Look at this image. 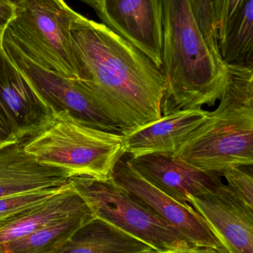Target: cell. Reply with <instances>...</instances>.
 <instances>
[{
    "instance_id": "ac0fdd59",
    "label": "cell",
    "mask_w": 253,
    "mask_h": 253,
    "mask_svg": "<svg viewBox=\"0 0 253 253\" xmlns=\"http://www.w3.org/2000/svg\"><path fill=\"white\" fill-rule=\"evenodd\" d=\"M94 217L90 212L55 221L23 237L0 244V253H51Z\"/></svg>"
},
{
    "instance_id": "5bb4252c",
    "label": "cell",
    "mask_w": 253,
    "mask_h": 253,
    "mask_svg": "<svg viewBox=\"0 0 253 253\" xmlns=\"http://www.w3.org/2000/svg\"><path fill=\"white\" fill-rule=\"evenodd\" d=\"M69 182L62 169L42 165L24 148V141L0 147V198L25 192L59 188Z\"/></svg>"
},
{
    "instance_id": "2e32d148",
    "label": "cell",
    "mask_w": 253,
    "mask_h": 253,
    "mask_svg": "<svg viewBox=\"0 0 253 253\" xmlns=\"http://www.w3.org/2000/svg\"><path fill=\"white\" fill-rule=\"evenodd\" d=\"M154 251L138 238L94 217L51 253H144Z\"/></svg>"
},
{
    "instance_id": "7c38bea8",
    "label": "cell",
    "mask_w": 253,
    "mask_h": 253,
    "mask_svg": "<svg viewBox=\"0 0 253 253\" xmlns=\"http://www.w3.org/2000/svg\"><path fill=\"white\" fill-rule=\"evenodd\" d=\"M135 170L156 188L183 205L190 196L213 190L221 176L217 172L201 170L169 153H153L129 158Z\"/></svg>"
},
{
    "instance_id": "277c9868",
    "label": "cell",
    "mask_w": 253,
    "mask_h": 253,
    "mask_svg": "<svg viewBox=\"0 0 253 253\" xmlns=\"http://www.w3.org/2000/svg\"><path fill=\"white\" fill-rule=\"evenodd\" d=\"M24 148L42 165L71 177L108 178L124 155V135L86 126L67 111L52 114Z\"/></svg>"
},
{
    "instance_id": "9c48e42d",
    "label": "cell",
    "mask_w": 253,
    "mask_h": 253,
    "mask_svg": "<svg viewBox=\"0 0 253 253\" xmlns=\"http://www.w3.org/2000/svg\"><path fill=\"white\" fill-rule=\"evenodd\" d=\"M111 178L134 199L157 214L192 245L218 249V243L203 218L189 205L169 197L143 178L129 158L117 162Z\"/></svg>"
},
{
    "instance_id": "ffe728a7",
    "label": "cell",
    "mask_w": 253,
    "mask_h": 253,
    "mask_svg": "<svg viewBox=\"0 0 253 253\" xmlns=\"http://www.w3.org/2000/svg\"><path fill=\"white\" fill-rule=\"evenodd\" d=\"M244 167H233L218 172L227 181L229 188L248 207L253 209V178Z\"/></svg>"
},
{
    "instance_id": "603a6c76",
    "label": "cell",
    "mask_w": 253,
    "mask_h": 253,
    "mask_svg": "<svg viewBox=\"0 0 253 253\" xmlns=\"http://www.w3.org/2000/svg\"><path fill=\"white\" fill-rule=\"evenodd\" d=\"M16 4L10 0H0V46L9 23L15 14Z\"/></svg>"
},
{
    "instance_id": "5b68a950",
    "label": "cell",
    "mask_w": 253,
    "mask_h": 253,
    "mask_svg": "<svg viewBox=\"0 0 253 253\" xmlns=\"http://www.w3.org/2000/svg\"><path fill=\"white\" fill-rule=\"evenodd\" d=\"M75 13L64 0H23L16 4L7 31L36 63L66 78L78 80L71 40Z\"/></svg>"
},
{
    "instance_id": "4fadbf2b",
    "label": "cell",
    "mask_w": 253,
    "mask_h": 253,
    "mask_svg": "<svg viewBox=\"0 0 253 253\" xmlns=\"http://www.w3.org/2000/svg\"><path fill=\"white\" fill-rule=\"evenodd\" d=\"M202 108L183 110L149 123L124 135L126 154L138 158L153 153L172 154L207 118Z\"/></svg>"
},
{
    "instance_id": "8fae6325",
    "label": "cell",
    "mask_w": 253,
    "mask_h": 253,
    "mask_svg": "<svg viewBox=\"0 0 253 253\" xmlns=\"http://www.w3.org/2000/svg\"><path fill=\"white\" fill-rule=\"evenodd\" d=\"M0 114L19 141L34 135L53 114L4 53L1 45Z\"/></svg>"
},
{
    "instance_id": "3957f363",
    "label": "cell",
    "mask_w": 253,
    "mask_h": 253,
    "mask_svg": "<svg viewBox=\"0 0 253 253\" xmlns=\"http://www.w3.org/2000/svg\"><path fill=\"white\" fill-rule=\"evenodd\" d=\"M227 67L216 109L172 154L204 172L253 165V68Z\"/></svg>"
},
{
    "instance_id": "8992f818",
    "label": "cell",
    "mask_w": 253,
    "mask_h": 253,
    "mask_svg": "<svg viewBox=\"0 0 253 253\" xmlns=\"http://www.w3.org/2000/svg\"><path fill=\"white\" fill-rule=\"evenodd\" d=\"M69 182L94 216L138 238L154 251L165 252L192 245L157 214L136 202L111 177H71Z\"/></svg>"
},
{
    "instance_id": "4316f807",
    "label": "cell",
    "mask_w": 253,
    "mask_h": 253,
    "mask_svg": "<svg viewBox=\"0 0 253 253\" xmlns=\"http://www.w3.org/2000/svg\"><path fill=\"white\" fill-rule=\"evenodd\" d=\"M158 253V252H157V251H150V252H147V253Z\"/></svg>"
},
{
    "instance_id": "52a82bcc",
    "label": "cell",
    "mask_w": 253,
    "mask_h": 253,
    "mask_svg": "<svg viewBox=\"0 0 253 253\" xmlns=\"http://www.w3.org/2000/svg\"><path fill=\"white\" fill-rule=\"evenodd\" d=\"M1 47L53 114L67 111L86 126L121 133L112 120L98 108L78 80L66 78L36 63L16 45L7 30Z\"/></svg>"
},
{
    "instance_id": "7402d4cb",
    "label": "cell",
    "mask_w": 253,
    "mask_h": 253,
    "mask_svg": "<svg viewBox=\"0 0 253 253\" xmlns=\"http://www.w3.org/2000/svg\"><path fill=\"white\" fill-rule=\"evenodd\" d=\"M198 23L208 42L218 47L212 23V0H190Z\"/></svg>"
},
{
    "instance_id": "484cf974",
    "label": "cell",
    "mask_w": 253,
    "mask_h": 253,
    "mask_svg": "<svg viewBox=\"0 0 253 253\" xmlns=\"http://www.w3.org/2000/svg\"><path fill=\"white\" fill-rule=\"evenodd\" d=\"M13 4H16L18 3L21 2V1H23V0H10Z\"/></svg>"
},
{
    "instance_id": "ba28073f",
    "label": "cell",
    "mask_w": 253,
    "mask_h": 253,
    "mask_svg": "<svg viewBox=\"0 0 253 253\" xmlns=\"http://www.w3.org/2000/svg\"><path fill=\"white\" fill-rule=\"evenodd\" d=\"M95 10L102 24L161 68L162 0H78Z\"/></svg>"
},
{
    "instance_id": "e0dca14e",
    "label": "cell",
    "mask_w": 253,
    "mask_h": 253,
    "mask_svg": "<svg viewBox=\"0 0 253 253\" xmlns=\"http://www.w3.org/2000/svg\"><path fill=\"white\" fill-rule=\"evenodd\" d=\"M218 47L226 65L253 68V0H245L232 16Z\"/></svg>"
},
{
    "instance_id": "d6986e66",
    "label": "cell",
    "mask_w": 253,
    "mask_h": 253,
    "mask_svg": "<svg viewBox=\"0 0 253 253\" xmlns=\"http://www.w3.org/2000/svg\"><path fill=\"white\" fill-rule=\"evenodd\" d=\"M60 188L44 189L0 198V219L43 202Z\"/></svg>"
},
{
    "instance_id": "d4e9b609",
    "label": "cell",
    "mask_w": 253,
    "mask_h": 253,
    "mask_svg": "<svg viewBox=\"0 0 253 253\" xmlns=\"http://www.w3.org/2000/svg\"><path fill=\"white\" fill-rule=\"evenodd\" d=\"M158 252V251H157ZM158 253H219L217 250L205 247H198L195 245L186 247V248H179L173 251H165V252H158Z\"/></svg>"
},
{
    "instance_id": "6da1fadb",
    "label": "cell",
    "mask_w": 253,
    "mask_h": 253,
    "mask_svg": "<svg viewBox=\"0 0 253 253\" xmlns=\"http://www.w3.org/2000/svg\"><path fill=\"white\" fill-rule=\"evenodd\" d=\"M79 82L123 135L161 118V70L102 23L76 12L71 25Z\"/></svg>"
},
{
    "instance_id": "cb8c5ba5",
    "label": "cell",
    "mask_w": 253,
    "mask_h": 253,
    "mask_svg": "<svg viewBox=\"0 0 253 253\" xmlns=\"http://www.w3.org/2000/svg\"><path fill=\"white\" fill-rule=\"evenodd\" d=\"M19 141L4 117L0 114V147Z\"/></svg>"
},
{
    "instance_id": "30bf717a",
    "label": "cell",
    "mask_w": 253,
    "mask_h": 253,
    "mask_svg": "<svg viewBox=\"0 0 253 253\" xmlns=\"http://www.w3.org/2000/svg\"><path fill=\"white\" fill-rule=\"evenodd\" d=\"M189 205L203 218L219 253H253V209L222 181L213 190L190 196Z\"/></svg>"
},
{
    "instance_id": "44dd1931",
    "label": "cell",
    "mask_w": 253,
    "mask_h": 253,
    "mask_svg": "<svg viewBox=\"0 0 253 253\" xmlns=\"http://www.w3.org/2000/svg\"><path fill=\"white\" fill-rule=\"evenodd\" d=\"M245 0H212V23L217 42L222 38L226 26Z\"/></svg>"
},
{
    "instance_id": "9a60e30c",
    "label": "cell",
    "mask_w": 253,
    "mask_h": 253,
    "mask_svg": "<svg viewBox=\"0 0 253 253\" xmlns=\"http://www.w3.org/2000/svg\"><path fill=\"white\" fill-rule=\"evenodd\" d=\"M92 212L68 182L43 202L0 219V244L16 240L55 221Z\"/></svg>"
},
{
    "instance_id": "7a4b0ae2",
    "label": "cell",
    "mask_w": 253,
    "mask_h": 253,
    "mask_svg": "<svg viewBox=\"0 0 253 253\" xmlns=\"http://www.w3.org/2000/svg\"><path fill=\"white\" fill-rule=\"evenodd\" d=\"M162 1V116L213 106L227 84V65L218 47L205 38L190 0Z\"/></svg>"
}]
</instances>
